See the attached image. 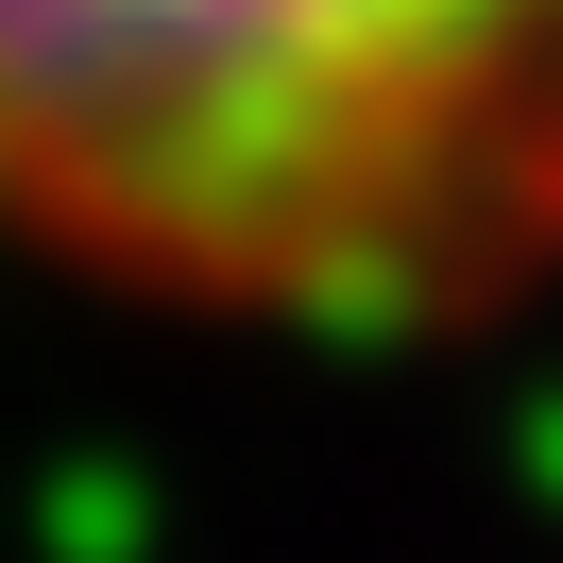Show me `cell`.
<instances>
[{"instance_id": "obj_1", "label": "cell", "mask_w": 563, "mask_h": 563, "mask_svg": "<svg viewBox=\"0 0 563 563\" xmlns=\"http://www.w3.org/2000/svg\"><path fill=\"white\" fill-rule=\"evenodd\" d=\"M0 240L188 324L563 290V0H0Z\"/></svg>"}]
</instances>
